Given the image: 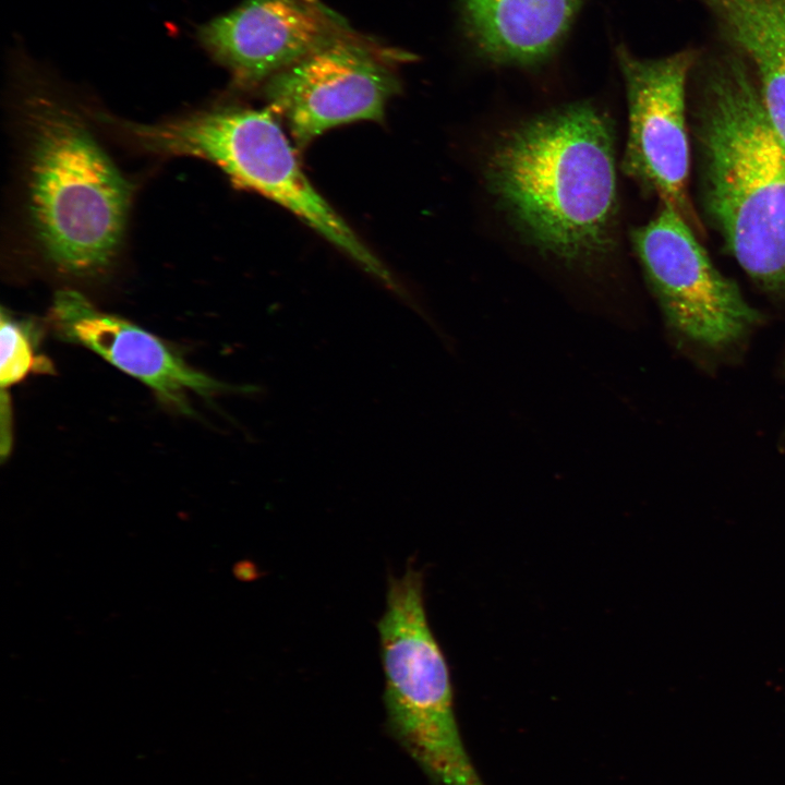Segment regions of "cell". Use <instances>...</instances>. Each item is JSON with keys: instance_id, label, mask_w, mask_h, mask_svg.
Returning a JSON list of instances; mask_svg holds the SVG:
<instances>
[{"instance_id": "cell-1", "label": "cell", "mask_w": 785, "mask_h": 785, "mask_svg": "<svg viewBox=\"0 0 785 785\" xmlns=\"http://www.w3.org/2000/svg\"><path fill=\"white\" fill-rule=\"evenodd\" d=\"M615 130L590 101L516 124L483 164L487 191L521 237L565 266L591 270L617 246Z\"/></svg>"}, {"instance_id": "cell-2", "label": "cell", "mask_w": 785, "mask_h": 785, "mask_svg": "<svg viewBox=\"0 0 785 785\" xmlns=\"http://www.w3.org/2000/svg\"><path fill=\"white\" fill-rule=\"evenodd\" d=\"M720 44L692 73L705 207L744 270L785 293V142L748 65Z\"/></svg>"}, {"instance_id": "cell-3", "label": "cell", "mask_w": 785, "mask_h": 785, "mask_svg": "<svg viewBox=\"0 0 785 785\" xmlns=\"http://www.w3.org/2000/svg\"><path fill=\"white\" fill-rule=\"evenodd\" d=\"M34 96L26 112L36 239L60 271L99 274L120 249L131 185L75 112L55 98Z\"/></svg>"}, {"instance_id": "cell-4", "label": "cell", "mask_w": 785, "mask_h": 785, "mask_svg": "<svg viewBox=\"0 0 785 785\" xmlns=\"http://www.w3.org/2000/svg\"><path fill=\"white\" fill-rule=\"evenodd\" d=\"M117 124L148 153L215 164L233 183L283 206L365 271L398 289L382 261L313 186L268 108H217L152 124Z\"/></svg>"}, {"instance_id": "cell-5", "label": "cell", "mask_w": 785, "mask_h": 785, "mask_svg": "<svg viewBox=\"0 0 785 785\" xmlns=\"http://www.w3.org/2000/svg\"><path fill=\"white\" fill-rule=\"evenodd\" d=\"M386 727L433 785H485L457 723L444 653L430 627L423 576L390 577L377 624Z\"/></svg>"}, {"instance_id": "cell-6", "label": "cell", "mask_w": 785, "mask_h": 785, "mask_svg": "<svg viewBox=\"0 0 785 785\" xmlns=\"http://www.w3.org/2000/svg\"><path fill=\"white\" fill-rule=\"evenodd\" d=\"M631 243L664 321L676 335L723 349L759 322L760 313L716 269L696 231L675 209L662 205L654 218L632 230Z\"/></svg>"}, {"instance_id": "cell-7", "label": "cell", "mask_w": 785, "mask_h": 785, "mask_svg": "<svg viewBox=\"0 0 785 785\" xmlns=\"http://www.w3.org/2000/svg\"><path fill=\"white\" fill-rule=\"evenodd\" d=\"M700 52L688 47L642 58L624 44L615 49L629 124L621 169L647 192L656 194L662 205L675 209L696 232L701 228L688 196L686 98Z\"/></svg>"}, {"instance_id": "cell-8", "label": "cell", "mask_w": 785, "mask_h": 785, "mask_svg": "<svg viewBox=\"0 0 785 785\" xmlns=\"http://www.w3.org/2000/svg\"><path fill=\"white\" fill-rule=\"evenodd\" d=\"M396 55L350 33L266 81L268 109L300 148L335 126L382 121L400 89Z\"/></svg>"}, {"instance_id": "cell-9", "label": "cell", "mask_w": 785, "mask_h": 785, "mask_svg": "<svg viewBox=\"0 0 785 785\" xmlns=\"http://www.w3.org/2000/svg\"><path fill=\"white\" fill-rule=\"evenodd\" d=\"M350 33L321 0H244L204 25L200 38L239 84L250 86Z\"/></svg>"}, {"instance_id": "cell-10", "label": "cell", "mask_w": 785, "mask_h": 785, "mask_svg": "<svg viewBox=\"0 0 785 785\" xmlns=\"http://www.w3.org/2000/svg\"><path fill=\"white\" fill-rule=\"evenodd\" d=\"M51 318L63 340L97 353L183 413L191 412L190 394L212 397L235 389L192 367L146 329L100 311L77 291L56 294Z\"/></svg>"}, {"instance_id": "cell-11", "label": "cell", "mask_w": 785, "mask_h": 785, "mask_svg": "<svg viewBox=\"0 0 785 785\" xmlns=\"http://www.w3.org/2000/svg\"><path fill=\"white\" fill-rule=\"evenodd\" d=\"M587 0H460L474 52L495 65L534 68L558 50Z\"/></svg>"}, {"instance_id": "cell-12", "label": "cell", "mask_w": 785, "mask_h": 785, "mask_svg": "<svg viewBox=\"0 0 785 785\" xmlns=\"http://www.w3.org/2000/svg\"><path fill=\"white\" fill-rule=\"evenodd\" d=\"M722 44L746 62L764 110L785 142V0H696Z\"/></svg>"}, {"instance_id": "cell-13", "label": "cell", "mask_w": 785, "mask_h": 785, "mask_svg": "<svg viewBox=\"0 0 785 785\" xmlns=\"http://www.w3.org/2000/svg\"><path fill=\"white\" fill-rule=\"evenodd\" d=\"M1 392L23 381L29 373L50 369L43 358L35 353L34 341L26 325L1 313Z\"/></svg>"}]
</instances>
